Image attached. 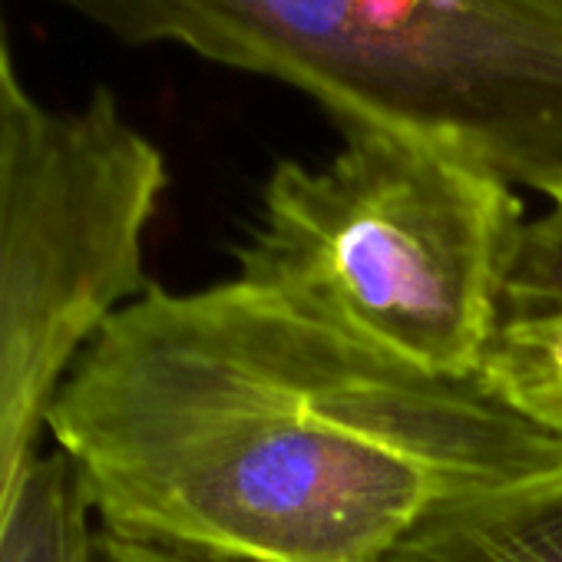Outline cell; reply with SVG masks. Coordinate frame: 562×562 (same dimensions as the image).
Returning <instances> with one entry per match:
<instances>
[{"mask_svg":"<svg viewBox=\"0 0 562 562\" xmlns=\"http://www.w3.org/2000/svg\"><path fill=\"white\" fill-rule=\"evenodd\" d=\"M24 93V83L18 77L14 67V54H11V41H8V27H4V4H0V110L8 103H14Z\"/></svg>","mask_w":562,"mask_h":562,"instance_id":"9","label":"cell"},{"mask_svg":"<svg viewBox=\"0 0 562 562\" xmlns=\"http://www.w3.org/2000/svg\"><path fill=\"white\" fill-rule=\"evenodd\" d=\"M506 255L476 381L516 417L562 440V179Z\"/></svg>","mask_w":562,"mask_h":562,"instance_id":"5","label":"cell"},{"mask_svg":"<svg viewBox=\"0 0 562 562\" xmlns=\"http://www.w3.org/2000/svg\"><path fill=\"white\" fill-rule=\"evenodd\" d=\"M93 562H232V559H212V555H195V552H179V549H162V546H146V542H130V539H116L97 529Z\"/></svg>","mask_w":562,"mask_h":562,"instance_id":"8","label":"cell"},{"mask_svg":"<svg viewBox=\"0 0 562 562\" xmlns=\"http://www.w3.org/2000/svg\"><path fill=\"white\" fill-rule=\"evenodd\" d=\"M126 47L285 83L509 186L562 179V0H50Z\"/></svg>","mask_w":562,"mask_h":562,"instance_id":"2","label":"cell"},{"mask_svg":"<svg viewBox=\"0 0 562 562\" xmlns=\"http://www.w3.org/2000/svg\"><path fill=\"white\" fill-rule=\"evenodd\" d=\"M169 169L100 87L0 110V476L24 467L87 345L153 281L146 235Z\"/></svg>","mask_w":562,"mask_h":562,"instance_id":"4","label":"cell"},{"mask_svg":"<svg viewBox=\"0 0 562 562\" xmlns=\"http://www.w3.org/2000/svg\"><path fill=\"white\" fill-rule=\"evenodd\" d=\"M97 519L74 467L37 450L0 526V562H93Z\"/></svg>","mask_w":562,"mask_h":562,"instance_id":"7","label":"cell"},{"mask_svg":"<svg viewBox=\"0 0 562 562\" xmlns=\"http://www.w3.org/2000/svg\"><path fill=\"white\" fill-rule=\"evenodd\" d=\"M384 562H562V463L440 506Z\"/></svg>","mask_w":562,"mask_h":562,"instance_id":"6","label":"cell"},{"mask_svg":"<svg viewBox=\"0 0 562 562\" xmlns=\"http://www.w3.org/2000/svg\"><path fill=\"white\" fill-rule=\"evenodd\" d=\"M31 460H34V457H31ZM31 460H27V463H31ZM27 463L0 476V526H4V516H8V509H11V503H14V493H18V486H21V476H24Z\"/></svg>","mask_w":562,"mask_h":562,"instance_id":"10","label":"cell"},{"mask_svg":"<svg viewBox=\"0 0 562 562\" xmlns=\"http://www.w3.org/2000/svg\"><path fill=\"white\" fill-rule=\"evenodd\" d=\"M47 437L100 532L232 562H384L440 506L562 463V440L476 378L407 364L241 278L123 305Z\"/></svg>","mask_w":562,"mask_h":562,"instance_id":"1","label":"cell"},{"mask_svg":"<svg viewBox=\"0 0 562 562\" xmlns=\"http://www.w3.org/2000/svg\"><path fill=\"white\" fill-rule=\"evenodd\" d=\"M522 222L509 182L404 136L348 130L322 166L271 169L238 278L407 364L473 378Z\"/></svg>","mask_w":562,"mask_h":562,"instance_id":"3","label":"cell"}]
</instances>
